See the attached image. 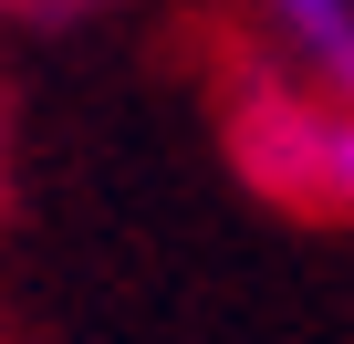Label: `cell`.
Segmentation results:
<instances>
[{
  "label": "cell",
  "mask_w": 354,
  "mask_h": 344,
  "mask_svg": "<svg viewBox=\"0 0 354 344\" xmlns=\"http://www.w3.org/2000/svg\"><path fill=\"white\" fill-rule=\"evenodd\" d=\"M323 105L292 94V84H240V115H230V167L271 199V209H313L323 199Z\"/></svg>",
  "instance_id": "6da1fadb"
},
{
  "label": "cell",
  "mask_w": 354,
  "mask_h": 344,
  "mask_svg": "<svg viewBox=\"0 0 354 344\" xmlns=\"http://www.w3.org/2000/svg\"><path fill=\"white\" fill-rule=\"evenodd\" d=\"M271 21L292 32V53L313 63L323 105L354 115V0H271Z\"/></svg>",
  "instance_id": "7a4b0ae2"
},
{
  "label": "cell",
  "mask_w": 354,
  "mask_h": 344,
  "mask_svg": "<svg viewBox=\"0 0 354 344\" xmlns=\"http://www.w3.org/2000/svg\"><path fill=\"white\" fill-rule=\"evenodd\" d=\"M313 219H354V115L323 125V199H313Z\"/></svg>",
  "instance_id": "3957f363"
},
{
  "label": "cell",
  "mask_w": 354,
  "mask_h": 344,
  "mask_svg": "<svg viewBox=\"0 0 354 344\" xmlns=\"http://www.w3.org/2000/svg\"><path fill=\"white\" fill-rule=\"evenodd\" d=\"M0 11H84V0H0Z\"/></svg>",
  "instance_id": "277c9868"
}]
</instances>
